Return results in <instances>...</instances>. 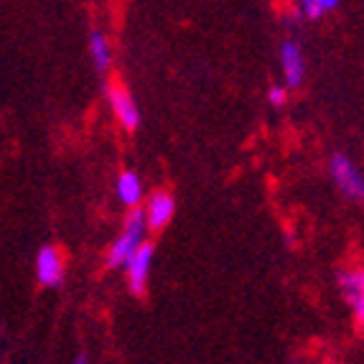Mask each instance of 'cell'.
<instances>
[{"instance_id": "7", "label": "cell", "mask_w": 364, "mask_h": 364, "mask_svg": "<svg viewBox=\"0 0 364 364\" xmlns=\"http://www.w3.org/2000/svg\"><path fill=\"white\" fill-rule=\"evenodd\" d=\"M280 67H283V77H286L288 90L304 85L306 79V56L301 51L298 41H283L280 46Z\"/></svg>"}, {"instance_id": "12", "label": "cell", "mask_w": 364, "mask_h": 364, "mask_svg": "<svg viewBox=\"0 0 364 364\" xmlns=\"http://www.w3.org/2000/svg\"><path fill=\"white\" fill-rule=\"evenodd\" d=\"M318 6H321V11L323 13H328V11H334L336 6H339V0H316Z\"/></svg>"}, {"instance_id": "4", "label": "cell", "mask_w": 364, "mask_h": 364, "mask_svg": "<svg viewBox=\"0 0 364 364\" xmlns=\"http://www.w3.org/2000/svg\"><path fill=\"white\" fill-rule=\"evenodd\" d=\"M36 278L41 286L46 288H59L67 278V262L59 247L54 245H43L36 255Z\"/></svg>"}, {"instance_id": "2", "label": "cell", "mask_w": 364, "mask_h": 364, "mask_svg": "<svg viewBox=\"0 0 364 364\" xmlns=\"http://www.w3.org/2000/svg\"><path fill=\"white\" fill-rule=\"evenodd\" d=\"M328 171L334 178L336 188L346 196L349 201H362L364 196V178L359 173V168L352 164V158L346 153H334L328 161Z\"/></svg>"}, {"instance_id": "3", "label": "cell", "mask_w": 364, "mask_h": 364, "mask_svg": "<svg viewBox=\"0 0 364 364\" xmlns=\"http://www.w3.org/2000/svg\"><path fill=\"white\" fill-rule=\"evenodd\" d=\"M153 255H156V247L143 240V242L133 250V255L122 262L125 275H128V288H130V293H135V296H143V293H146L148 278H151Z\"/></svg>"}, {"instance_id": "6", "label": "cell", "mask_w": 364, "mask_h": 364, "mask_svg": "<svg viewBox=\"0 0 364 364\" xmlns=\"http://www.w3.org/2000/svg\"><path fill=\"white\" fill-rule=\"evenodd\" d=\"M176 214V201L168 191L158 188L148 196L146 207H143V217H146V230L151 232H161L171 225V219Z\"/></svg>"}, {"instance_id": "11", "label": "cell", "mask_w": 364, "mask_h": 364, "mask_svg": "<svg viewBox=\"0 0 364 364\" xmlns=\"http://www.w3.org/2000/svg\"><path fill=\"white\" fill-rule=\"evenodd\" d=\"M267 102L273 105V107H286L288 102V87H270V92H267Z\"/></svg>"}, {"instance_id": "9", "label": "cell", "mask_w": 364, "mask_h": 364, "mask_svg": "<svg viewBox=\"0 0 364 364\" xmlns=\"http://www.w3.org/2000/svg\"><path fill=\"white\" fill-rule=\"evenodd\" d=\"M117 199H120L122 207H140L143 204V196H146V186H143V178L135 173V171H122L117 176Z\"/></svg>"}, {"instance_id": "1", "label": "cell", "mask_w": 364, "mask_h": 364, "mask_svg": "<svg viewBox=\"0 0 364 364\" xmlns=\"http://www.w3.org/2000/svg\"><path fill=\"white\" fill-rule=\"evenodd\" d=\"M143 240H146V217H143V209L133 207L125 217L120 237L107 250V267H122V262L133 255V250Z\"/></svg>"}, {"instance_id": "5", "label": "cell", "mask_w": 364, "mask_h": 364, "mask_svg": "<svg viewBox=\"0 0 364 364\" xmlns=\"http://www.w3.org/2000/svg\"><path fill=\"white\" fill-rule=\"evenodd\" d=\"M107 100H109V107H112V112H115L117 122H120L122 128L128 130V133L138 130V125H140V109H138V102H135V97L130 95L128 87L109 85L107 87Z\"/></svg>"}, {"instance_id": "10", "label": "cell", "mask_w": 364, "mask_h": 364, "mask_svg": "<svg viewBox=\"0 0 364 364\" xmlns=\"http://www.w3.org/2000/svg\"><path fill=\"white\" fill-rule=\"evenodd\" d=\"M90 56H92V64L97 72H107L109 64H112V49H109V41L105 36L102 31H92L90 33Z\"/></svg>"}, {"instance_id": "8", "label": "cell", "mask_w": 364, "mask_h": 364, "mask_svg": "<svg viewBox=\"0 0 364 364\" xmlns=\"http://www.w3.org/2000/svg\"><path fill=\"white\" fill-rule=\"evenodd\" d=\"M339 291L352 309L354 321L362 328L364 323V275L362 270H344L339 273Z\"/></svg>"}]
</instances>
